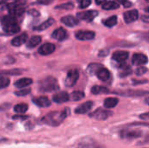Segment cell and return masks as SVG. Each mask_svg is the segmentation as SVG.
<instances>
[{
	"label": "cell",
	"mask_w": 149,
	"mask_h": 148,
	"mask_svg": "<svg viewBox=\"0 0 149 148\" xmlns=\"http://www.w3.org/2000/svg\"><path fill=\"white\" fill-rule=\"evenodd\" d=\"M145 10H146L147 12H148V13H149V7H147V8L145 9Z\"/></svg>",
	"instance_id": "cell-49"
},
{
	"label": "cell",
	"mask_w": 149,
	"mask_h": 148,
	"mask_svg": "<svg viewBox=\"0 0 149 148\" xmlns=\"http://www.w3.org/2000/svg\"><path fill=\"white\" fill-rule=\"evenodd\" d=\"M111 115V113L107 110H104L102 108H99L93 113L90 114V117L93 119H95L97 120H106L109 116Z\"/></svg>",
	"instance_id": "cell-7"
},
{
	"label": "cell",
	"mask_w": 149,
	"mask_h": 148,
	"mask_svg": "<svg viewBox=\"0 0 149 148\" xmlns=\"http://www.w3.org/2000/svg\"><path fill=\"white\" fill-rule=\"evenodd\" d=\"M56 47L52 43H45L44 44H42L39 48H38V53L40 55H43V56H47V55H50L52 54V52H54Z\"/></svg>",
	"instance_id": "cell-8"
},
{
	"label": "cell",
	"mask_w": 149,
	"mask_h": 148,
	"mask_svg": "<svg viewBox=\"0 0 149 148\" xmlns=\"http://www.w3.org/2000/svg\"><path fill=\"white\" fill-rule=\"evenodd\" d=\"M13 120H25L28 119V116L26 115H15L12 117Z\"/></svg>",
	"instance_id": "cell-40"
},
{
	"label": "cell",
	"mask_w": 149,
	"mask_h": 148,
	"mask_svg": "<svg viewBox=\"0 0 149 148\" xmlns=\"http://www.w3.org/2000/svg\"><path fill=\"white\" fill-rule=\"evenodd\" d=\"M28 39V35L26 33H22L21 35L14 38L11 40V44L13 46H20L22 44H24Z\"/></svg>",
	"instance_id": "cell-19"
},
{
	"label": "cell",
	"mask_w": 149,
	"mask_h": 148,
	"mask_svg": "<svg viewBox=\"0 0 149 148\" xmlns=\"http://www.w3.org/2000/svg\"><path fill=\"white\" fill-rule=\"evenodd\" d=\"M117 2H119L120 3H122L125 7H130L132 5V3L129 2L128 0H116Z\"/></svg>",
	"instance_id": "cell-41"
},
{
	"label": "cell",
	"mask_w": 149,
	"mask_h": 148,
	"mask_svg": "<svg viewBox=\"0 0 149 148\" xmlns=\"http://www.w3.org/2000/svg\"><path fill=\"white\" fill-rule=\"evenodd\" d=\"M78 2H79V8L84 9V8L88 7L91 4L92 0H78Z\"/></svg>",
	"instance_id": "cell-36"
},
{
	"label": "cell",
	"mask_w": 149,
	"mask_h": 148,
	"mask_svg": "<svg viewBox=\"0 0 149 148\" xmlns=\"http://www.w3.org/2000/svg\"><path fill=\"white\" fill-rule=\"evenodd\" d=\"M138 17H139V13H138L137 10H131L127 11L124 14V20L127 24L136 21L138 19Z\"/></svg>",
	"instance_id": "cell-14"
},
{
	"label": "cell",
	"mask_w": 149,
	"mask_h": 148,
	"mask_svg": "<svg viewBox=\"0 0 149 148\" xmlns=\"http://www.w3.org/2000/svg\"><path fill=\"white\" fill-rule=\"evenodd\" d=\"M93 106V103L92 101H86L84 104L78 106L75 109V113L77 114H85V113H88L92 109Z\"/></svg>",
	"instance_id": "cell-15"
},
{
	"label": "cell",
	"mask_w": 149,
	"mask_h": 148,
	"mask_svg": "<svg viewBox=\"0 0 149 148\" xmlns=\"http://www.w3.org/2000/svg\"><path fill=\"white\" fill-rule=\"evenodd\" d=\"M146 82H148V80H143V81H135V80H134V84H141V83H146Z\"/></svg>",
	"instance_id": "cell-47"
},
{
	"label": "cell",
	"mask_w": 149,
	"mask_h": 148,
	"mask_svg": "<svg viewBox=\"0 0 149 148\" xmlns=\"http://www.w3.org/2000/svg\"><path fill=\"white\" fill-rule=\"evenodd\" d=\"M69 99H70V95L67 92H59L55 93L52 96V100L55 103H58V104L65 103Z\"/></svg>",
	"instance_id": "cell-12"
},
{
	"label": "cell",
	"mask_w": 149,
	"mask_h": 148,
	"mask_svg": "<svg viewBox=\"0 0 149 148\" xmlns=\"http://www.w3.org/2000/svg\"><path fill=\"white\" fill-rule=\"evenodd\" d=\"M6 8L8 9L10 15L16 17L21 16L24 12V7L21 4H17L16 3H9L8 5H6Z\"/></svg>",
	"instance_id": "cell-5"
},
{
	"label": "cell",
	"mask_w": 149,
	"mask_h": 148,
	"mask_svg": "<svg viewBox=\"0 0 149 148\" xmlns=\"http://www.w3.org/2000/svg\"><path fill=\"white\" fill-rule=\"evenodd\" d=\"M99 15V12L97 10H86V11H82L77 14V17L79 19L86 21V22H91L94 19L95 17Z\"/></svg>",
	"instance_id": "cell-6"
},
{
	"label": "cell",
	"mask_w": 149,
	"mask_h": 148,
	"mask_svg": "<svg viewBox=\"0 0 149 148\" xmlns=\"http://www.w3.org/2000/svg\"><path fill=\"white\" fill-rule=\"evenodd\" d=\"M32 82H33L32 79H30V78H23V79H20L17 80L14 85L17 88H24V87H26V86L31 85Z\"/></svg>",
	"instance_id": "cell-21"
},
{
	"label": "cell",
	"mask_w": 149,
	"mask_h": 148,
	"mask_svg": "<svg viewBox=\"0 0 149 148\" xmlns=\"http://www.w3.org/2000/svg\"><path fill=\"white\" fill-rule=\"evenodd\" d=\"M1 24L3 31L8 34H14L20 31V27L17 24L16 17L11 15L3 16L1 20Z\"/></svg>",
	"instance_id": "cell-2"
},
{
	"label": "cell",
	"mask_w": 149,
	"mask_h": 148,
	"mask_svg": "<svg viewBox=\"0 0 149 148\" xmlns=\"http://www.w3.org/2000/svg\"><path fill=\"white\" fill-rule=\"evenodd\" d=\"M52 38L58 40V41H63L67 38V32L63 28H58L57 30H55L52 32Z\"/></svg>",
	"instance_id": "cell-16"
},
{
	"label": "cell",
	"mask_w": 149,
	"mask_h": 148,
	"mask_svg": "<svg viewBox=\"0 0 149 148\" xmlns=\"http://www.w3.org/2000/svg\"><path fill=\"white\" fill-rule=\"evenodd\" d=\"M119 103V99L117 98H107L104 101V106L106 108H113Z\"/></svg>",
	"instance_id": "cell-25"
},
{
	"label": "cell",
	"mask_w": 149,
	"mask_h": 148,
	"mask_svg": "<svg viewBox=\"0 0 149 148\" xmlns=\"http://www.w3.org/2000/svg\"><path fill=\"white\" fill-rule=\"evenodd\" d=\"M28 110V106L25 103L17 104L14 106V111L17 113H24Z\"/></svg>",
	"instance_id": "cell-30"
},
{
	"label": "cell",
	"mask_w": 149,
	"mask_h": 148,
	"mask_svg": "<svg viewBox=\"0 0 149 148\" xmlns=\"http://www.w3.org/2000/svg\"><path fill=\"white\" fill-rule=\"evenodd\" d=\"M148 61V57L143 53H134L132 58V63L134 65H142Z\"/></svg>",
	"instance_id": "cell-10"
},
{
	"label": "cell",
	"mask_w": 149,
	"mask_h": 148,
	"mask_svg": "<svg viewBox=\"0 0 149 148\" xmlns=\"http://www.w3.org/2000/svg\"><path fill=\"white\" fill-rule=\"evenodd\" d=\"M109 90L105 87V86H101V85H94L92 87V93L94 95H98V94H104V93H108Z\"/></svg>",
	"instance_id": "cell-24"
},
{
	"label": "cell",
	"mask_w": 149,
	"mask_h": 148,
	"mask_svg": "<svg viewBox=\"0 0 149 148\" xmlns=\"http://www.w3.org/2000/svg\"><path fill=\"white\" fill-rule=\"evenodd\" d=\"M146 1H147V2H148V3H149V0H146Z\"/></svg>",
	"instance_id": "cell-51"
},
{
	"label": "cell",
	"mask_w": 149,
	"mask_h": 148,
	"mask_svg": "<svg viewBox=\"0 0 149 148\" xmlns=\"http://www.w3.org/2000/svg\"><path fill=\"white\" fill-rule=\"evenodd\" d=\"M32 102L39 107H48L51 106V101L47 97H38L33 99Z\"/></svg>",
	"instance_id": "cell-18"
},
{
	"label": "cell",
	"mask_w": 149,
	"mask_h": 148,
	"mask_svg": "<svg viewBox=\"0 0 149 148\" xmlns=\"http://www.w3.org/2000/svg\"><path fill=\"white\" fill-rule=\"evenodd\" d=\"M21 72L18 71V70H9V71H3L2 72V74H8V75H17V74H20Z\"/></svg>",
	"instance_id": "cell-39"
},
{
	"label": "cell",
	"mask_w": 149,
	"mask_h": 148,
	"mask_svg": "<svg viewBox=\"0 0 149 148\" xmlns=\"http://www.w3.org/2000/svg\"><path fill=\"white\" fill-rule=\"evenodd\" d=\"M75 37L79 40L86 41V40L93 39L95 37V33L93 31H79L75 34Z\"/></svg>",
	"instance_id": "cell-9"
},
{
	"label": "cell",
	"mask_w": 149,
	"mask_h": 148,
	"mask_svg": "<svg viewBox=\"0 0 149 148\" xmlns=\"http://www.w3.org/2000/svg\"><path fill=\"white\" fill-rule=\"evenodd\" d=\"M42 38L40 36H33L31 38V39L27 43V47L28 48H34L37 45H38L41 42Z\"/></svg>",
	"instance_id": "cell-26"
},
{
	"label": "cell",
	"mask_w": 149,
	"mask_h": 148,
	"mask_svg": "<svg viewBox=\"0 0 149 148\" xmlns=\"http://www.w3.org/2000/svg\"><path fill=\"white\" fill-rule=\"evenodd\" d=\"M28 13H29L30 15L36 16V17L39 16V13H38V10H30L28 11Z\"/></svg>",
	"instance_id": "cell-43"
},
{
	"label": "cell",
	"mask_w": 149,
	"mask_h": 148,
	"mask_svg": "<svg viewBox=\"0 0 149 148\" xmlns=\"http://www.w3.org/2000/svg\"><path fill=\"white\" fill-rule=\"evenodd\" d=\"M73 3L72 2H68V3H65L62 4H59L56 7V9H66V10H70L73 8Z\"/></svg>",
	"instance_id": "cell-34"
},
{
	"label": "cell",
	"mask_w": 149,
	"mask_h": 148,
	"mask_svg": "<svg viewBox=\"0 0 149 148\" xmlns=\"http://www.w3.org/2000/svg\"><path fill=\"white\" fill-rule=\"evenodd\" d=\"M120 7V4L113 1H107L105 3H103L102 8L104 10H115Z\"/></svg>",
	"instance_id": "cell-29"
},
{
	"label": "cell",
	"mask_w": 149,
	"mask_h": 148,
	"mask_svg": "<svg viewBox=\"0 0 149 148\" xmlns=\"http://www.w3.org/2000/svg\"><path fill=\"white\" fill-rule=\"evenodd\" d=\"M148 92H144V91H128L127 92L125 93H121L122 95H127V96H144L146 94H148Z\"/></svg>",
	"instance_id": "cell-32"
},
{
	"label": "cell",
	"mask_w": 149,
	"mask_h": 148,
	"mask_svg": "<svg viewBox=\"0 0 149 148\" xmlns=\"http://www.w3.org/2000/svg\"><path fill=\"white\" fill-rule=\"evenodd\" d=\"M85 93L82 91H74L71 93L70 95V99L72 101H79L82 99H84Z\"/></svg>",
	"instance_id": "cell-28"
},
{
	"label": "cell",
	"mask_w": 149,
	"mask_h": 148,
	"mask_svg": "<svg viewBox=\"0 0 149 148\" xmlns=\"http://www.w3.org/2000/svg\"><path fill=\"white\" fill-rule=\"evenodd\" d=\"M58 80L53 77H47L38 83V91L41 92H52L58 90Z\"/></svg>",
	"instance_id": "cell-3"
},
{
	"label": "cell",
	"mask_w": 149,
	"mask_h": 148,
	"mask_svg": "<svg viewBox=\"0 0 149 148\" xmlns=\"http://www.w3.org/2000/svg\"><path fill=\"white\" fill-rule=\"evenodd\" d=\"M103 67L100 64H97V63H93V64H90L86 69V72L89 75H94L98 72V71Z\"/></svg>",
	"instance_id": "cell-23"
},
{
	"label": "cell",
	"mask_w": 149,
	"mask_h": 148,
	"mask_svg": "<svg viewBox=\"0 0 149 148\" xmlns=\"http://www.w3.org/2000/svg\"><path fill=\"white\" fill-rule=\"evenodd\" d=\"M69 114H70L69 108H65L64 110L52 112V113L46 114L45 116H44L41 119V121L43 123L52 126H58L64 121V120L66 117H68Z\"/></svg>",
	"instance_id": "cell-1"
},
{
	"label": "cell",
	"mask_w": 149,
	"mask_h": 148,
	"mask_svg": "<svg viewBox=\"0 0 149 148\" xmlns=\"http://www.w3.org/2000/svg\"><path fill=\"white\" fill-rule=\"evenodd\" d=\"M148 72V69L144 66H141V67H138L136 70H135V74L137 76H142L144 75L146 72Z\"/></svg>",
	"instance_id": "cell-37"
},
{
	"label": "cell",
	"mask_w": 149,
	"mask_h": 148,
	"mask_svg": "<svg viewBox=\"0 0 149 148\" xmlns=\"http://www.w3.org/2000/svg\"><path fill=\"white\" fill-rule=\"evenodd\" d=\"M104 24L109 28L111 27H113L116 24H117V17L116 16H112L110 17L109 18H107V20H105L104 22Z\"/></svg>",
	"instance_id": "cell-31"
},
{
	"label": "cell",
	"mask_w": 149,
	"mask_h": 148,
	"mask_svg": "<svg viewBox=\"0 0 149 148\" xmlns=\"http://www.w3.org/2000/svg\"><path fill=\"white\" fill-rule=\"evenodd\" d=\"M140 119L141 120H148L149 119V112L148 113H145L140 115Z\"/></svg>",
	"instance_id": "cell-44"
},
{
	"label": "cell",
	"mask_w": 149,
	"mask_h": 148,
	"mask_svg": "<svg viewBox=\"0 0 149 148\" xmlns=\"http://www.w3.org/2000/svg\"><path fill=\"white\" fill-rule=\"evenodd\" d=\"M79 77V72L76 69H72L67 72L66 78L65 79V86L67 87H72L78 81Z\"/></svg>",
	"instance_id": "cell-4"
},
{
	"label": "cell",
	"mask_w": 149,
	"mask_h": 148,
	"mask_svg": "<svg viewBox=\"0 0 149 148\" xmlns=\"http://www.w3.org/2000/svg\"><path fill=\"white\" fill-rule=\"evenodd\" d=\"M98 147H99V145H97V144L91 145V144H88V143H86V142H82L78 146V148H100Z\"/></svg>",
	"instance_id": "cell-38"
},
{
	"label": "cell",
	"mask_w": 149,
	"mask_h": 148,
	"mask_svg": "<svg viewBox=\"0 0 149 148\" xmlns=\"http://www.w3.org/2000/svg\"><path fill=\"white\" fill-rule=\"evenodd\" d=\"M141 19H142V21H144V22L149 23V16H146V15H143V16L141 17Z\"/></svg>",
	"instance_id": "cell-45"
},
{
	"label": "cell",
	"mask_w": 149,
	"mask_h": 148,
	"mask_svg": "<svg viewBox=\"0 0 149 148\" xmlns=\"http://www.w3.org/2000/svg\"><path fill=\"white\" fill-rule=\"evenodd\" d=\"M145 102H146V104H148V105L149 106V98H147V99H146Z\"/></svg>",
	"instance_id": "cell-48"
},
{
	"label": "cell",
	"mask_w": 149,
	"mask_h": 148,
	"mask_svg": "<svg viewBox=\"0 0 149 148\" xmlns=\"http://www.w3.org/2000/svg\"><path fill=\"white\" fill-rule=\"evenodd\" d=\"M53 0H37V2L40 4H44V5H46V4H49L52 2Z\"/></svg>",
	"instance_id": "cell-42"
},
{
	"label": "cell",
	"mask_w": 149,
	"mask_h": 148,
	"mask_svg": "<svg viewBox=\"0 0 149 148\" xmlns=\"http://www.w3.org/2000/svg\"><path fill=\"white\" fill-rule=\"evenodd\" d=\"M96 75L99 78V79H100L101 81H107L110 79V77H111L110 72L107 68H105V67H101L98 71Z\"/></svg>",
	"instance_id": "cell-20"
},
{
	"label": "cell",
	"mask_w": 149,
	"mask_h": 148,
	"mask_svg": "<svg viewBox=\"0 0 149 148\" xmlns=\"http://www.w3.org/2000/svg\"><path fill=\"white\" fill-rule=\"evenodd\" d=\"M53 24H54V19L53 18H49L46 21H45L44 23H42L39 25L36 26L34 28V30L35 31H44V30H46L47 28H49L50 26H52Z\"/></svg>",
	"instance_id": "cell-22"
},
{
	"label": "cell",
	"mask_w": 149,
	"mask_h": 148,
	"mask_svg": "<svg viewBox=\"0 0 149 148\" xmlns=\"http://www.w3.org/2000/svg\"><path fill=\"white\" fill-rule=\"evenodd\" d=\"M120 67L122 69V72L120 73V76L122 77V78H123V77H126V76H128V75H130V74L133 72L131 67H130L129 65H126L125 63H121V64L120 65Z\"/></svg>",
	"instance_id": "cell-27"
},
{
	"label": "cell",
	"mask_w": 149,
	"mask_h": 148,
	"mask_svg": "<svg viewBox=\"0 0 149 148\" xmlns=\"http://www.w3.org/2000/svg\"><path fill=\"white\" fill-rule=\"evenodd\" d=\"M61 22L64 24H65L66 26H68V27H74L77 24H79V18H76L73 16H65V17H63L61 18Z\"/></svg>",
	"instance_id": "cell-17"
},
{
	"label": "cell",
	"mask_w": 149,
	"mask_h": 148,
	"mask_svg": "<svg viewBox=\"0 0 149 148\" xmlns=\"http://www.w3.org/2000/svg\"><path fill=\"white\" fill-rule=\"evenodd\" d=\"M128 56L129 53L126 51H117L113 54V59L121 64L128 58Z\"/></svg>",
	"instance_id": "cell-13"
},
{
	"label": "cell",
	"mask_w": 149,
	"mask_h": 148,
	"mask_svg": "<svg viewBox=\"0 0 149 148\" xmlns=\"http://www.w3.org/2000/svg\"><path fill=\"white\" fill-rule=\"evenodd\" d=\"M106 0H95V2H96V3L97 4H102V3H105L106 2H105Z\"/></svg>",
	"instance_id": "cell-46"
},
{
	"label": "cell",
	"mask_w": 149,
	"mask_h": 148,
	"mask_svg": "<svg viewBox=\"0 0 149 148\" xmlns=\"http://www.w3.org/2000/svg\"><path fill=\"white\" fill-rule=\"evenodd\" d=\"M4 1H6V2H7L8 0H2V1H1V2H2V3H4Z\"/></svg>",
	"instance_id": "cell-50"
},
{
	"label": "cell",
	"mask_w": 149,
	"mask_h": 148,
	"mask_svg": "<svg viewBox=\"0 0 149 148\" xmlns=\"http://www.w3.org/2000/svg\"><path fill=\"white\" fill-rule=\"evenodd\" d=\"M10 84V79L4 76L1 77V88L3 89L5 87H7Z\"/></svg>",
	"instance_id": "cell-35"
},
{
	"label": "cell",
	"mask_w": 149,
	"mask_h": 148,
	"mask_svg": "<svg viewBox=\"0 0 149 148\" xmlns=\"http://www.w3.org/2000/svg\"><path fill=\"white\" fill-rule=\"evenodd\" d=\"M120 136L123 139H137L141 136V131L140 130H124L120 133Z\"/></svg>",
	"instance_id": "cell-11"
},
{
	"label": "cell",
	"mask_w": 149,
	"mask_h": 148,
	"mask_svg": "<svg viewBox=\"0 0 149 148\" xmlns=\"http://www.w3.org/2000/svg\"><path fill=\"white\" fill-rule=\"evenodd\" d=\"M31 92V89L30 88H26V89H21L19 91L15 92V94L18 97H23V96H26Z\"/></svg>",
	"instance_id": "cell-33"
}]
</instances>
